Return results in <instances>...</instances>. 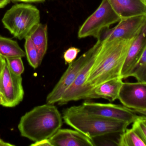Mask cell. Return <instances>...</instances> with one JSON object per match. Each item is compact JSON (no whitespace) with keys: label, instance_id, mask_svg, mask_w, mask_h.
<instances>
[{"label":"cell","instance_id":"obj_22","mask_svg":"<svg viewBox=\"0 0 146 146\" xmlns=\"http://www.w3.org/2000/svg\"><path fill=\"white\" fill-rule=\"evenodd\" d=\"M132 128L139 134L141 137L146 143V124L142 121L140 116L133 123Z\"/></svg>","mask_w":146,"mask_h":146},{"label":"cell","instance_id":"obj_13","mask_svg":"<svg viewBox=\"0 0 146 146\" xmlns=\"http://www.w3.org/2000/svg\"><path fill=\"white\" fill-rule=\"evenodd\" d=\"M146 45V21L130 45L123 67L121 78L127 79L139 61Z\"/></svg>","mask_w":146,"mask_h":146},{"label":"cell","instance_id":"obj_10","mask_svg":"<svg viewBox=\"0 0 146 146\" xmlns=\"http://www.w3.org/2000/svg\"><path fill=\"white\" fill-rule=\"evenodd\" d=\"M146 21V15H139L121 20L115 27L104 30L99 39L110 41L133 38L137 36Z\"/></svg>","mask_w":146,"mask_h":146},{"label":"cell","instance_id":"obj_32","mask_svg":"<svg viewBox=\"0 0 146 146\" xmlns=\"http://www.w3.org/2000/svg\"><path fill=\"white\" fill-rule=\"evenodd\" d=\"M141 1H142V2L144 3L146 7V0H141Z\"/></svg>","mask_w":146,"mask_h":146},{"label":"cell","instance_id":"obj_14","mask_svg":"<svg viewBox=\"0 0 146 146\" xmlns=\"http://www.w3.org/2000/svg\"><path fill=\"white\" fill-rule=\"evenodd\" d=\"M121 20L146 15V7L141 0H107Z\"/></svg>","mask_w":146,"mask_h":146},{"label":"cell","instance_id":"obj_17","mask_svg":"<svg viewBox=\"0 0 146 146\" xmlns=\"http://www.w3.org/2000/svg\"><path fill=\"white\" fill-rule=\"evenodd\" d=\"M0 55L7 58L23 57L25 56L26 54L16 41L0 36Z\"/></svg>","mask_w":146,"mask_h":146},{"label":"cell","instance_id":"obj_1","mask_svg":"<svg viewBox=\"0 0 146 146\" xmlns=\"http://www.w3.org/2000/svg\"><path fill=\"white\" fill-rule=\"evenodd\" d=\"M135 37L129 39L101 40L102 45L86 83V87L93 99H96L94 92L95 87L121 77L128 51Z\"/></svg>","mask_w":146,"mask_h":146},{"label":"cell","instance_id":"obj_20","mask_svg":"<svg viewBox=\"0 0 146 146\" xmlns=\"http://www.w3.org/2000/svg\"><path fill=\"white\" fill-rule=\"evenodd\" d=\"M129 77H134L138 81L146 82V45L140 58L129 73Z\"/></svg>","mask_w":146,"mask_h":146},{"label":"cell","instance_id":"obj_21","mask_svg":"<svg viewBox=\"0 0 146 146\" xmlns=\"http://www.w3.org/2000/svg\"><path fill=\"white\" fill-rule=\"evenodd\" d=\"M21 58L22 57H16L6 58L7 65L11 72L18 76H21L25 71V67Z\"/></svg>","mask_w":146,"mask_h":146},{"label":"cell","instance_id":"obj_16","mask_svg":"<svg viewBox=\"0 0 146 146\" xmlns=\"http://www.w3.org/2000/svg\"><path fill=\"white\" fill-rule=\"evenodd\" d=\"M37 50L42 62L48 48V27L47 25L39 24L29 35Z\"/></svg>","mask_w":146,"mask_h":146},{"label":"cell","instance_id":"obj_18","mask_svg":"<svg viewBox=\"0 0 146 146\" xmlns=\"http://www.w3.org/2000/svg\"><path fill=\"white\" fill-rule=\"evenodd\" d=\"M117 142L119 146H146V142L132 127L121 133Z\"/></svg>","mask_w":146,"mask_h":146},{"label":"cell","instance_id":"obj_30","mask_svg":"<svg viewBox=\"0 0 146 146\" xmlns=\"http://www.w3.org/2000/svg\"><path fill=\"white\" fill-rule=\"evenodd\" d=\"M4 104V100L3 97L2 96L1 94L0 93V105L3 106Z\"/></svg>","mask_w":146,"mask_h":146},{"label":"cell","instance_id":"obj_31","mask_svg":"<svg viewBox=\"0 0 146 146\" xmlns=\"http://www.w3.org/2000/svg\"><path fill=\"white\" fill-rule=\"evenodd\" d=\"M141 117V118L142 119V121L145 123L146 124V117L144 116L140 115Z\"/></svg>","mask_w":146,"mask_h":146},{"label":"cell","instance_id":"obj_23","mask_svg":"<svg viewBox=\"0 0 146 146\" xmlns=\"http://www.w3.org/2000/svg\"><path fill=\"white\" fill-rule=\"evenodd\" d=\"M80 51V50L76 47H72L68 49L64 52L63 58L65 64H68L72 63L77 57V55Z\"/></svg>","mask_w":146,"mask_h":146},{"label":"cell","instance_id":"obj_33","mask_svg":"<svg viewBox=\"0 0 146 146\" xmlns=\"http://www.w3.org/2000/svg\"><path fill=\"white\" fill-rule=\"evenodd\" d=\"M4 1H5V2H6L7 4H8V3L9 2V1H10V0H4Z\"/></svg>","mask_w":146,"mask_h":146},{"label":"cell","instance_id":"obj_28","mask_svg":"<svg viewBox=\"0 0 146 146\" xmlns=\"http://www.w3.org/2000/svg\"><path fill=\"white\" fill-rule=\"evenodd\" d=\"M15 145L10 144L8 142H5L0 139V146H14Z\"/></svg>","mask_w":146,"mask_h":146},{"label":"cell","instance_id":"obj_26","mask_svg":"<svg viewBox=\"0 0 146 146\" xmlns=\"http://www.w3.org/2000/svg\"><path fill=\"white\" fill-rule=\"evenodd\" d=\"M14 1L23 2H42L45 0H10V1Z\"/></svg>","mask_w":146,"mask_h":146},{"label":"cell","instance_id":"obj_15","mask_svg":"<svg viewBox=\"0 0 146 146\" xmlns=\"http://www.w3.org/2000/svg\"><path fill=\"white\" fill-rule=\"evenodd\" d=\"M123 83V79L118 77L97 85L94 88L96 98L104 99L111 102L118 99Z\"/></svg>","mask_w":146,"mask_h":146},{"label":"cell","instance_id":"obj_11","mask_svg":"<svg viewBox=\"0 0 146 146\" xmlns=\"http://www.w3.org/2000/svg\"><path fill=\"white\" fill-rule=\"evenodd\" d=\"M118 99L127 108L146 110V82H123Z\"/></svg>","mask_w":146,"mask_h":146},{"label":"cell","instance_id":"obj_7","mask_svg":"<svg viewBox=\"0 0 146 146\" xmlns=\"http://www.w3.org/2000/svg\"><path fill=\"white\" fill-rule=\"evenodd\" d=\"M76 106L84 112L129 124L133 123L139 116L132 109L119 105L86 101L81 105Z\"/></svg>","mask_w":146,"mask_h":146},{"label":"cell","instance_id":"obj_2","mask_svg":"<svg viewBox=\"0 0 146 146\" xmlns=\"http://www.w3.org/2000/svg\"><path fill=\"white\" fill-rule=\"evenodd\" d=\"M63 124V118L54 104L35 107L21 117L18 129L22 137L36 142L52 137Z\"/></svg>","mask_w":146,"mask_h":146},{"label":"cell","instance_id":"obj_9","mask_svg":"<svg viewBox=\"0 0 146 146\" xmlns=\"http://www.w3.org/2000/svg\"><path fill=\"white\" fill-rule=\"evenodd\" d=\"M102 43L83 66L74 83L66 91L60 100L57 103L58 105H62L71 101L93 99L92 94L86 87V83Z\"/></svg>","mask_w":146,"mask_h":146},{"label":"cell","instance_id":"obj_24","mask_svg":"<svg viewBox=\"0 0 146 146\" xmlns=\"http://www.w3.org/2000/svg\"><path fill=\"white\" fill-rule=\"evenodd\" d=\"M31 146H51V144L50 142L49 139L43 140L37 142H34L31 144Z\"/></svg>","mask_w":146,"mask_h":146},{"label":"cell","instance_id":"obj_19","mask_svg":"<svg viewBox=\"0 0 146 146\" xmlns=\"http://www.w3.org/2000/svg\"><path fill=\"white\" fill-rule=\"evenodd\" d=\"M25 39V47L26 55L30 65L33 68L36 69L42 63L39 54L30 37L28 36Z\"/></svg>","mask_w":146,"mask_h":146},{"label":"cell","instance_id":"obj_27","mask_svg":"<svg viewBox=\"0 0 146 146\" xmlns=\"http://www.w3.org/2000/svg\"><path fill=\"white\" fill-rule=\"evenodd\" d=\"M134 111L137 115H139L144 116L146 117V110H133Z\"/></svg>","mask_w":146,"mask_h":146},{"label":"cell","instance_id":"obj_5","mask_svg":"<svg viewBox=\"0 0 146 146\" xmlns=\"http://www.w3.org/2000/svg\"><path fill=\"white\" fill-rule=\"evenodd\" d=\"M121 19L107 0H103L98 7L85 21L78 33L79 38L93 37L99 39L104 30Z\"/></svg>","mask_w":146,"mask_h":146},{"label":"cell","instance_id":"obj_29","mask_svg":"<svg viewBox=\"0 0 146 146\" xmlns=\"http://www.w3.org/2000/svg\"><path fill=\"white\" fill-rule=\"evenodd\" d=\"M7 4L5 2L4 0H0V8L3 7Z\"/></svg>","mask_w":146,"mask_h":146},{"label":"cell","instance_id":"obj_3","mask_svg":"<svg viewBox=\"0 0 146 146\" xmlns=\"http://www.w3.org/2000/svg\"><path fill=\"white\" fill-rule=\"evenodd\" d=\"M66 124L93 139L111 134L121 133L130 124L84 112L74 106L64 110Z\"/></svg>","mask_w":146,"mask_h":146},{"label":"cell","instance_id":"obj_4","mask_svg":"<svg viewBox=\"0 0 146 146\" xmlns=\"http://www.w3.org/2000/svg\"><path fill=\"white\" fill-rule=\"evenodd\" d=\"M40 11L33 5L15 4L5 13L2 19L4 27L20 40L25 39L40 24Z\"/></svg>","mask_w":146,"mask_h":146},{"label":"cell","instance_id":"obj_25","mask_svg":"<svg viewBox=\"0 0 146 146\" xmlns=\"http://www.w3.org/2000/svg\"><path fill=\"white\" fill-rule=\"evenodd\" d=\"M6 63L7 62H6V58L0 55V76L3 71Z\"/></svg>","mask_w":146,"mask_h":146},{"label":"cell","instance_id":"obj_8","mask_svg":"<svg viewBox=\"0 0 146 146\" xmlns=\"http://www.w3.org/2000/svg\"><path fill=\"white\" fill-rule=\"evenodd\" d=\"M0 93L4 99V107H15L24 98L22 77L12 73L7 63L0 76Z\"/></svg>","mask_w":146,"mask_h":146},{"label":"cell","instance_id":"obj_12","mask_svg":"<svg viewBox=\"0 0 146 146\" xmlns=\"http://www.w3.org/2000/svg\"><path fill=\"white\" fill-rule=\"evenodd\" d=\"M49 140L51 146L96 145L93 139L75 129H60Z\"/></svg>","mask_w":146,"mask_h":146},{"label":"cell","instance_id":"obj_6","mask_svg":"<svg viewBox=\"0 0 146 146\" xmlns=\"http://www.w3.org/2000/svg\"><path fill=\"white\" fill-rule=\"evenodd\" d=\"M101 43L102 41L98 39L96 43L92 48L82 54L77 60L68 65V68L58 83L47 96L46 103L54 104L60 101L66 91L74 83L83 66Z\"/></svg>","mask_w":146,"mask_h":146}]
</instances>
